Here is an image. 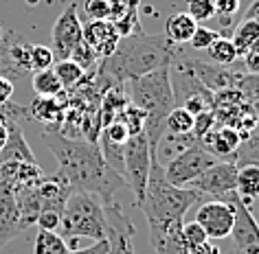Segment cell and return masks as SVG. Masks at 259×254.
<instances>
[{
	"instance_id": "obj_45",
	"label": "cell",
	"mask_w": 259,
	"mask_h": 254,
	"mask_svg": "<svg viewBox=\"0 0 259 254\" xmlns=\"http://www.w3.org/2000/svg\"><path fill=\"white\" fill-rule=\"evenodd\" d=\"M255 221H257V226H259V208H257V217H255Z\"/></svg>"
},
{
	"instance_id": "obj_10",
	"label": "cell",
	"mask_w": 259,
	"mask_h": 254,
	"mask_svg": "<svg viewBox=\"0 0 259 254\" xmlns=\"http://www.w3.org/2000/svg\"><path fill=\"white\" fill-rule=\"evenodd\" d=\"M196 221L204 228L209 239H226L231 237L233 224H235V206L231 199H209L198 206Z\"/></svg>"
},
{
	"instance_id": "obj_29",
	"label": "cell",
	"mask_w": 259,
	"mask_h": 254,
	"mask_svg": "<svg viewBox=\"0 0 259 254\" xmlns=\"http://www.w3.org/2000/svg\"><path fill=\"white\" fill-rule=\"evenodd\" d=\"M237 90L242 92L246 103H250L252 110L259 114V75H242Z\"/></svg>"
},
{
	"instance_id": "obj_7",
	"label": "cell",
	"mask_w": 259,
	"mask_h": 254,
	"mask_svg": "<svg viewBox=\"0 0 259 254\" xmlns=\"http://www.w3.org/2000/svg\"><path fill=\"white\" fill-rule=\"evenodd\" d=\"M218 158L211 151L200 145V142H193V145L185 147L183 151H178L174 158L167 162V167H163L165 178L169 184L174 186H187L191 180H196L200 173L204 171L206 167H211Z\"/></svg>"
},
{
	"instance_id": "obj_33",
	"label": "cell",
	"mask_w": 259,
	"mask_h": 254,
	"mask_svg": "<svg viewBox=\"0 0 259 254\" xmlns=\"http://www.w3.org/2000/svg\"><path fill=\"white\" fill-rule=\"evenodd\" d=\"M218 37H222L218 29H209V27H202V24H198L196 31H193V37L189 40V44L196 50H206L213 42L218 40Z\"/></svg>"
},
{
	"instance_id": "obj_25",
	"label": "cell",
	"mask_w": 259,
	"mask_h": 254,
	"mask_svg": "<svg viewBox=\"0 0 259 254\" xmlns=\"http://www.w3.org/2000/svg\"><path fill=\"white\" fill-rule=\"evenodd\" d=\"M165 129H167V134H171V136L191 134V129H193V114L189 112V110H185L183 106H176L169 114H167Z\"/></svg>"
},
{
	"instance_id": "obj_37",
	"label": "cell",
	"mask_w": 259,
	"mask_h": 254,
	"mask_svg": "<svg viewBox=\"0 0 259 254\" xmlns=\"http://www.w3.org/2000/svg\"><path fill=\"white\" fill-rule=\"evenodd\" d=\"M60 219H62V213H55V211H42L35 219V226L37 230H49V232H57L60 230Z\"/></svg>"
},
{
	"instance_id": "obj_16",
	"label": "cell",
	"mask_w": 259,
	"mask_h": 254,
	"mask_svg": "<svg viewBox=\"0 0 259 254\" xmlns=\"http://www.w3.org/2000/svg\"><path fill=\"white\" fill-rule=\"evenodd\" d=\"M81 40L93 48L95 57L101 62L114 53L121 37L110 20H88L86 24H81Z\"/></svg>"
},
{
	"instance_id": "obj_32",
	"label": "cell",
	"mask_w": 259,
	"mask_h": 254,
	"mask_svg": "<svg viewBox=\"0 0 259 254\" xmlns=\"http://www.w3.org/2000/svg\"><path fill=\"white\" fill-rule=\"evenodd\" d=\"M81 14L86 16L88 20H110V16H112V5H110V0H83Z\"/></svg>"
},
{
	"instance_id": "obj_48",
	"label": "cell",
	"mask_w": 259,
	"mask_h": 254,
	"mask_svg": "<svg viewBox=\"0 0 259 254\" xmlns=\"http://www.w3.org/2000/svg\"><path fill=\"white\" fill-rule=\"evenodd\" d=\"M235 254H242V252H237V250H235Z\"/></svg>"
},
{
	"instance_id": "obj_8",
	"label": "cell",
	"mask_w": 259,
	"mask_h": 254,
	"mask_svg": "<svg viewBox=\"0 0 259 254\" xmlns=\"http://www.w3.org/2000/svg\"><path fill=\"white\" fill-rule=\"evenodd\" d=\"M235 175H237V162L215 160L196 180H191L187 188H193L200 195H211V197L229 201L235 195Z\"/></svg>"
},
{
	"instance_id": "obj_23",
	"label": "cell",
	"mask_w": 259,
	"mask_h": 254,
	"mask_svg": "<svg viewBox=\"0 0 259 254\" xmlns=\"http://www.w3.org/2000/svg\"><path fill=\"white\" fill-rule=\"evenodd\" d=\"M68 252H70V247L64 241L62 234L37 230L33 239V254H68Z\"/></svg>"
},
{
	"instance_id": "obj_34",
	"label": "cell",
	"mask_w": 259,
	"mask_h": 254,
	"mask_svg": "<svg viewBox=\"0 0 259 254\" xmlns=\"http://www.w3.org/2000/svg\"><path fill=\"white\" fill-rule=\"evenodd\" d=\"M68 60H73L77 66H81L83 70H93V68H97V64H99V60H97L95 53H93V48H90L83 40H81L79 46H77L73 53H70Z\"/></svg>"
},
{
	"instance_id": "obj_21",
	"label": "cell",
	"mask_w": 259,
	"mask_h": 254,
	"mask_svg": "<svg viewBox=\"0 0 259 254\" xmlns=\"http://www.w3.org/2000/svg\"><path fill=\"white\" fill-rule=\"evenodd\" d=\"M196 27L198 22L187 11H176L165 20V37L176 46H183V44H189Z\"/></svg>"
},
{
	"instance_id": "obj_3",
	"label": "cell",
	"mask_w": 259,
	"mask_h": 254,
	"mask_svg": "<svg viewBox=\"0 0 259 254\" xmlns=\"http://www.w3.org/2000/svg\"><path fill=\"white\" fill-rule=\"evenodd\" d=\"M127 88H130V92H127L130 103L137 106L139 110H143V114H145L143 134L147 136V142H150L152 160L158 162V147L167 134L165 119L176 108L171 70L169 66L152 70V73L141 75L137 79H130Z\"/></svg>"
},
{
	"instance_id": "obj_27",
	"label": "cell",
	"mask_w": 259,
	"mask_h": 254,
	"mask_svg": "<svg viewBox=\"0 0 259 254\" xmlns=\"http://www.w3.org/2000/svg\"><path fill=\"white\" fill-rule=\"evenodd\" d=\"M53 70H55V75H57V79H60L64 90L75 88L77 83L83 79V75H86V70H83L81 66H77L73 60H60V62H55L53 64Z\"/></svg>"
},
{
	"instance_id": "obj_22",
	"label": "cell",
	"mask_w": 259,
	"mask_h": 254,
	"mask_svg": "<svg viewBox=\"0 0 259 254\" xmlns=\"http://www.w3.org/2000/svg\"><path fill=\"white\" fill-rule=\"evenodd\" d=\"M259 40V22L255 20H246L242 18V22L237 24V27H233V33H231V42L235 44L237 48V55L239 60L248 53L250 46Z\"/></svg>"
},
{
	"instance_id": "obj_4",
	"label": "cell",
	"mask_w": 259,
	"mask_h": 254,
	"mask_svg": "<svg viewBox=\"0 0 259 254\" xmlns=\"http://www.w3.org/2000/svg\"><path fill=\"white\" fill-rule=\"evenodd\" d=\"M200 199V193L187 186H174L167 182L163 165L152 162V171L147 178V186L139 208L145 215L147 224L154 221H174L185 219L187 211Z\"/></svg>"
},
{
	"instance_id": "obj_41",
	"label": "cell",
	"mask_w": 259,
	"mask_h": 254,
	"mask_svg": "<svg viewBox=\"0 0 259 254\" xmlns=\"http://www.w3.org/2000/svg\"><path fill=\"white\" fill-rule=\"evenodd\" d=\"M110 5H112V16H110V20H114L116 16H121L123 11H127L130 7L141 5V0H110Z\"/></svg>"
},
{
	"instance_id": "obj_15",
	"label": "cell",
	"mask_w": 259,
	"mask_h": 254,
	"mask_svg": "<svg viewBox=\"0 0 259 254\" xmlns=\"http://www.w3.org/2000/svg\"><path fill=\"white\" fill-rule=\"evenodd\" d=\"M183 224H185V219L147 224L154 252L156 254H189V247L183 241Z\"/></svg>"
},
{
	"instance_id": "obj_31",
	"label": "cell",
	"mask_w": 259,
	"mask_h": 254,
	"mask_svg": "<svg viewBox=\"0 0 259 254\" xmlns=\"http://www.w3.org/2000/svg\"><path fill=\"white\" fill-rule=\"evenodd\" d=\"M187 14L196 22H206L215 18V0H187Z\"/></svg>"
},
{
	"instance_id": "obj_39",
	"label": "cell",
	"mask_w": 259,
	"mask_h": 254,
	"mask_svg": "<svg viewBox=\"0 0 259 254\" xmlns=\"http://www.w3.org/2000/svg\"><path fill=\"white\" fill-rule=\"evenodd\" d=\"M68 254H108V241H95L90 247H77V250H70Z\"/></svg>"
},
{
	"instance_id": "obj_47",
	"label": "cell",
	"mask_w": 259,
	"mask_h": 254,
	"mask_svg": "<svg viewBox=\"0 0 259 254\" xmlns=\"http://www.w3.org/2000/svg\"><path fill=\"white\" fill-rule=\"evenodd\" d=\"M229 254H235V247H233V252H229Z\"/></svg>"
},
{
	"instance_id": "obj_2",
	"label": "cell",
	"mask_w": 259,
	"mask_h": 254,
	"mask_svg": "<svg viewBox=\"0 0 259 254\" xmlns=\"http://www.w3.org/2000/svg\"><path fill=\"white\" fill-rule=\"evenodd\" d=\"M178 50L180 46L171 44L165 33L147 35L145 31H141L137 35L121 37L114 53L97 64L93 81L103 94L112 86L127 83L130 79H137L163 66H171Z\"/></svg>"
},
{
	"instance_id": "obj_5",
	"label": "cell",
	"mask_w": 259,
	"mask_h": 254,
	"mask_svg": "<svg viewBox=\"0 0 259 254\" xmlns=\"http://www.w3.org/2000/svg\"><path fill=\"white\" fill-rule=\"evenodd\" d=\"M60 234L66 243L70 241V245H75L77 239H93V241L106 239L108 234L106 204L93 193L73 191L68 195L62 211Z\"/></svg>"
},
{
	"instance_id": "obj_24",
	"label": "cell",
	"mask_w": 259,
	"mask_h": 254,
	"mask_svg": "<svg viewBox=\"0 0 259 254\" xmlns=\"http://www.w3.org/2000/svg\"><path fill=\"white\" fill-rule=\"evenodd\" d=\"M31 86H33L37 96H60L64 92V88H62V83H60V79H57V75H55L53 68L33 73Z\"/></svg>"
},
{
	"instance_id": "obj_26",
	"label": "cell",
	"mask_w": 259,
	"mask_h": 254,
	"mask_svg": "<svg viewBox=\"0 0 259 254\" xmlns=\"http://www.w3.org/2000/svg\"><path fill=\"white\" fill-rule=\"evenodd\" d=\"M206 50H209V57L213 60V64H218V66H231V64H235L239 60L237 48L231 42V37H218Z\"/></svg>"
},
{
	"instance_id": "obj_44",
	"label": "cell",
	"mask_w": 259,
	"mask_h": 254,
	"mask_svg": "<svg viewBox=\"0 0 259 254\" xmlns=\"http://www.w3.org/2000/svg\"><path fill=\"white\" fill-rule=\"evenodd\" d=\"M244 18H246V20H255V22H259V0H252V3L248 5V9H246Z\"/></svg>"
},
{
	"instance_id": "obj_36",
	"label": "cell",
	"mask_w": 259,
	"mask_h": 254,
	"mask_svg": "<svg viewBox=\"0 0 259 254\" xmlns=\"http://www.w3.org/2000/svg\"><path fill=\"white\" fill-rule=\"evenodd\" d=\"M99 136L108 138L110 142H116V145H125V140L130 138V134H127L125 125H123V123H119V121H112L110 125H106V127L101 129V134H99Z\"/></svg>"
},
{
	"instance_id": "obj_14",
	"label": "cell",
	"mask_w": 259,
	"mask_h": 254,
	"mask_svg": "<svg viewBox=\"0 0 259 254\" xmlns=\"http://www.w3.org/2000/svg\"><path fill=\"white\" fill-rule=\"evenodd\" d=\"M29 228L22 221V215L18 211L14 188L7 182H0V247H5L9 241L24 234Z\"/></svg>"
},
{
	"instance_id": "obj_17",
	"label": "cell",
	"mask_w": 259,
	"mask_h": 254,
	"mask_svg": "<svg viewBox=\"0 0 259 254\" xmlns=\"http://www.w3.org/2000/svg\"><path fill=\"white\" fill-rule=\"evenodd\" d=\"M66 108H68V94L64 90L60 96H35V101L31 103L27 114H31L35 121H40L42 125H47V132H60Z\"/></svg>"
},
{
	"instance_id": "obj_40",
	"label": "cell",
	"mask_w": 259,
	"mask_h": 254,
	"mask_svg": "<svg viewBox=\"0 0 259 254\" xmlns=\"http://www.w3.org/2000/svg\"><path fill=\"white\" fill-rule=\"evenodd\" d=\"M11 96H14V81L7 77H0V108L7 106Z\"/></svg>"
},
{
	"instance_id": "obj_12",
	"label": "cell",
	"mask_w": 259,
	"mask_h": 254,
	"mask_svg": "<svg viewBox=\"0 0 259 254\" xmlns=\"http://www.w3.org/2000/svg\"><path fill=\"white\" fill-rule=\"evenodd\" d=\"M106 221H108V254H137L134 252V226L125 215L123 208L112 201L106 204Z\"/></svg>"
},
{
	"instance_id": "obj_18",
	"label": "cell",
	"mask_w": 259,
	"mask_h": 254,
	"mask_svg": "<svg viewBox=\"0 0 259 254\" xmlns=\"http://www.w3.org/2000/svg\"><path fill=\"white\" fill-rule=\"evenodd\" d=\"M200 145H202L206 151H211L218 160L235 162L233 158H235L237 149L242 145V136H239L237 129L231 127V125H220V127L215 125L202 140H200Z\"/></svg>"
},
{
	"instance_id": "obj_20",
	"label": "cell",
	"mask_w": 259,
	"mask_h": 254,
	"mask_svg": "<svg viewBox=\"0 0 259 254\" xmlns=\"http://www.w3.org/2000/svg\"><path fill=\"white\" fill-rule=\"evenodd\" d=\"M235 193L248 208H250L252 201L259 199V165L257 162H244V165H237Z\"/></svg>"
},
{
	"instance_id": "obj_13",
	"label": "cell",
	"mask_w": 259,
	"mask_h": 254,
	"mask_svg": "<svg viewBox=\"0 0 259 254\" xmlns=\"http://www.w3.org/2000/svg\"><path fill=\"white\" fill-rule=\"evenodd\" d=\"M235 206V224H233L231 237L235 243V250L242 254H259V226L250 208L237 197V193L231 197Z\"/></svg>"
},
{
	"instance_id": "obj_1",
	"label": "cell",
	"mask_w": 259,
	"mask_h": 254,
	"mask_svg": "<svg viewBox=\"0 0 259 254\" xmlns=\"http://www.w3.org/2000/svg\"><path fill=\"white\" fill-rule=\"evenodd\" d=\"M42 142L57 160V173L68 182L73 191L93 193L103 204H112L114 195L125 186L123 175L103 160L97 142L83 138H68L60 132H44Z\"/></svg>"
},
{
	"instance_id": "obj_28",
	"label": "cell",
	"mask_w": 259,
	"mask_h": 254,
	"mask_svg": "<svg viewBox=\"0 0 259 254\" xmlns=\"http://www.w3.org/2000/svg\"><path fill=\"white\" fill-rule=\"evenodd\" d=\"M114 121L123 123V125H125V129H127V134L134 136V134H141V132H143L145 114H143V110H139L137 106H132V103L127 101V106L123 108L119 114H116Z\"/></svg>"
},
{
	"instance_id": "obj_30",
	"label": "cell",
	"mask_w": 259,
	"mask_h": 254,
	"mask_svg": "<svg viewBox=\"0 0 259 254\" xmlns=\"http://www.w3.org/2000/svg\"><path fill=\"white\" fill-rule=\"evenodd\" d=\"M53 64H55V57L51 46H42V44H33L31 46V75L53 68Z\"/></svg>"
},
{
	"instance_id": "obj_38",
	"label": "cell",
	"mask_w": 259,
	"mask_h": 254,
	"mask_svg": "<svg viewBox=\"0 0 259 254\" xmlns=\"http://www.w3.org/2000/svg\"><path fill=\"white\" fill-rule=\"evenodd\" d=\"M239 11V0H215V16L233 18Z\"/></svg>"
},
{
	"instance_id": "obj_19",
	"label": "cell",
	"mask_w": 259,
	"mask_h": 254,
	"mask_svg": "<svg viewBox=\"0 0 259 254\" xmlns=\"http://www.w3.org/2000/svg\"><path fill=\"white\" fill-rule=\"evenodd\" d=\"M3 162H35V156L14 119H7V140L0 149V165Z\"/></svg>"
},
{
	"instance_id": "obj_11",
	"label": "cell",
	"mask_w": 259,
	"mask_h": 254,
	"mask_svg": "<svg viewBox=\"0 0 259 254\" xmlns=\"http://www.w3.org/2000/svg\"><path fill=\"white\" fill-rule=\"evenodd\" d=\"M176 62H180L196 79L202 83L206 90L211 92H220V90H229V88H237L242 73H233L229 68H220L215 64H204L198 60H191L189 55H185L183 50H178Z\"/></svg>"
},
{
	"instance_id": "obj_46",
	"label": "cell",
	"mask_w": 259,
	"mask_h": 254,
	"mask_svg": "<svg viewBox=\"0 0 259 254\" xmlns=\"http://www.w3.org/2000/svg\"><path fill=\"white\" fill-rule=\"evenodd\" d=\"M5 35V31H3V27H0V37H3Z\"/></svg>"
},
{
	"instance_id": "obj_9",
	"label": "cell",
	"mask_w": 259,
	"mask_h": 254,
	"mask_svg": "<svg viewBox=\"0 0 259 254\" xmlns=\"http://www.w3.org/2000/svg\"><path fill=\"white\" fill-rule=\"evenodd\" d=\"M51 40H53L51 50H53L55 62L68 60L70 53L81 44V20L77 3H70L60 14L53 24V31H51Z\"/></svg>"
},
{
	"instance_id": "obj_35",
	"label": "cell",
	"mask_w": 259,
	"mask_h": 254,
	"mask_svg": "<svg viewBox=\"0 0 259 254\" xmlns=\"http://www.w3.org/2000/svg\"><path fill=\"white\" fill-rule=\"evenodd\" d=\"M209 239L204 232V228L198 224V221H189V224H183V241L185 245L189 247V250H193L196 245L204 243V241Z\"/></svg>"
},
{
	"instance_id": "obj_43",
	"label": "cell",
	"mask_w": 259,
	"mask_h": 254,
	"mask_svg": "<svg viewBox=\"0 0 259 254\" xmlns=\"http://www.w3.org/2000/svg\"><path fill=\"white\" fill-rule=\"evenodd\" d=\"M242 60H244L246 70H248L250 75H259V53H246Z\"/></svg>"
},
{
	"instance_id": "obj_6",
	"label": "cell",
	"mask_w": 259,
	"mask_h": 254,
	"mask_svg": "<svg viewBox=\"0 0 259 254\" xmlns=\"http://www.w3.org/2000/svg\"><path fill=\"white\" fill-rule=\"evenodd\" d=\"M152 151H150V142H147V136L134 134L125 140V147H123V180L125 184L132 188L134 193V204H141L147 186V178H150L152 171Z\"/></svg>"
},
{
	"instance_id": "obj_42",
	"label": "cell",
	"mask_w": 259,
	"mask_h": 254,
	"mask_svg": "<svg viewBox=\"0 0 259 254\" xmlns=\"http://www.w3.org/2000/svg\"><path fill=\"white\" fill-rule=\"evenodd\" d=\"M189 254H222L218 243H213V239H206L204 243L196 245L193 250H189Z\"/></svg>"
}]
</instances>
